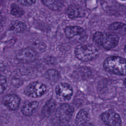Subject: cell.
<instances>
[{"instance_id":"6da1fadb","label":"cell","mask_w":126,"mask_h":126,"mask_svg":"<svg viewBox=\"0 0 126 126\" xmlns=\"http://www.w3.org/2000/svg\"><path fill=\"white\" fill-rule=\"evenodd\" d=\"M103 67L106 71L120 75H126V59L118 56H111L103 63Z\"/></svg>"},{"instance_id":"7a4b0ae2","label":"cell","mask_w":126,"mask_h":126,"mask_svg":"<svg viewBox=\"0 0 126 126\" xmlns=\"http://www.w3.org/2000/svg\"><path fill=\"white\" fill-rule=\"evenodd\" d=\"M93 39L99 46L106 49H110L116 46L119 40L117 35L103 32H97L93 36Z\"/></svg>"},{"instance_id":"3957f363","label":"cell","mask_w":126,"mask_h":126,"mask_svg":"<svg viewBox=\"0 0 126 126\" xmlns=\"http://www.w3.org/2000/svg\"><path fill=\"white\" fill-rule=\"evenodd\" d=\"M75 54L78 59L87 62L97 58L99 52L96 46L88 44L77 46L75 49Z\"/></svg>"},{"instance_id":"277c9868","label":"cell","mask_w":126,"mask_h":126,"mask_svg":"<svg viewBox=\"0 0 126 126\" xmlns=\"http://www.w3.org/2000/svg\"><path fill=\"white\" fill-rule=\"evenodd\" d=\"M74 112V108L67 103L60 104L56 109L55 116L59 124L65 126L70 122Z\"/></svg>"},{"instance_id":"5b68a950","label":"cell","mask_w":126,"mask_h":126,"mask_svg":"<svg viewBox=\"0 0 126 126\" xmlns=\"http://www.w3.org/2000/svg\"><path fill=\"white\" fill-rule=\"evenodd\" d=\"M65 32L68 38L76 43H81L87 38L85 30L79 26H67L65 29Z\"/></svg>"},{"instance_id":"8992f818","label":"cell","mask_w":126,"mask_h":126,"mask_svg":"<svg viewBox=\"0 0 126 126\" xmlns=\"http://www.w3.org/2000/svg\"><path fill=\"white\" fill-rule=\"evenodd\" d=\"M47 90L46 86L39 82H33L30 83L24 90L26 95L32 98L39 97L44 94Z\"/></svg>"},{"instance_id":"52a82bcc","label":"cell","mask_w":126,"mask_h":126,"mask_svg":"<svg viewBox=\"0 0 126 126\" xmlns=\"http://www.w3.org/2000/svg\"><path fill=\"white\" fill-rule=\"evenodd\" d=\"M102 121L108 126H122V121L119 115L113 110H109L101 115Z\"/></svg>"},{"instance_id":"ba28073f","label":"cell","mask_w":126,"mask_h":126,"mask_svg":"<svg viewBox=\"0 0 126 126\" xmlns=\"http://www.w3.org/2000/svg\"><path fill=\"white\" fill-rule=\"evenodd\" d=\"M17 58L24 63H31L37 58V54L30 48H24L20 50L16 54Z\"/></svg>"},{"instance_id":"9c48e42d","label":"cell","mask_w":126,"mask_h":126,"mask_svg":"<svg viewBox=\"0 0 126 126\" xmlns=\"http://www.w3.org/2000/svg\"><path fill=\"white\" fill-rule=\"evenodd\" d=\"M2 102L4 106L10 110H15L19 106L20 99L16 94H9L3 97Z\"/></svg>"},{"instance_id":"30bf717a","label":"cell","mask_w":126,"mask_h":126,"mask_svg":"<svg viewBox=\"0 0 126 126\" xmlns=\"http://www.w3.org/2000/svg\"><path fill=\"white\" fill-rule=\"evenodd\" d=\"M56 93L60 97L69 99L73 93V90L71 86L66 83H61L56 87Z\"/></svg>"},{"instance_id":"8fae6325","label":"cell","mask_w":126,"mask_h":126,"mask_svg":"<svg viewBox=\"0 0 126 126\" xmlns=\"http://www.w3.org/2000/svg\"><path fill=\"white\" fill-rule=\"evenodd\" d=\"M67 13L71 18L84 16L85 12L83 8L76 4H72L67 8Z\"/></svg>"},{"instance_id":"7c38bea8","label":"cell","mask_w":126,"mask_h":126,"mask_svg":"<svg viewBox=\"0 0 126 126\" xmlns=\"http://www.w3.org/2000/svg\"><path fill=\"white\" fill-rule=\"evenodd\" d=\"M90 119L89 113L85 109H81L76 115L75 124L77 126H84Z\"/></svg>"},{"instance_id":"4fadbf2b","label":"cell","mask_w":126,"mask_h":126,"mask_svg":"<svg viewBox=\"0 0 126 126\" xmlns=\"http://www.w3.org/2000/svg\"><path fill=\"white\" fill-rule=\"evenodd\" d=\"M39 104V102L35 101L26 102L21 108V112L26 116H31L38 108Z\"/></svg>"},{"instance_id":"5bb4252c","label":"cell","mask_w":126,"mask_h":126,"mask_svg":"<svg viewBox=\"0 0 126 126\" xmlns=\"http://www.w3.org/2000/svg\"><path fill=\"white\" fill-rule=\"evenodd\" d=\"M56 102L52 99L47 101L42 109V114L44 117H49L53 113L56 107Z\"/></svg>"},{"instance_id":"9a60e30c","label":"cell","mask_w":126,"mask_h":126,"mask_svg":"<svg viewBox=\"0 0 126 126\" xmlns=\"http://www.w3.org/2000/svg\"><path fill=\"white\" fill-rule=\"evenodd\" d=\"M109 29L117 35H126V24L121 22L113 23L110 25Z\"/></svg>"},{"instance_id":"2e32d148","label":"cell","mask_w":126,"mask_h":126,"mask_svg":"<svg viewBox=\"0 0 126 126\" xmlns=\"http://www.w3.org/2000/svg\"><path fill=\"white\" fill-rule=\"evenodd\" d=\"M41 2L50 9L53 10H56V11L61 10L63 6H64L63 2L62 1L44 0V1H41Z\"/></svg>"},{"instance_id":"e0dca14e","label":"cell","mask_w":126,"mask_h":126,"mask_svg":"<svg viewBox=\"0 0 126 126\" xmlns=\"http://www.w3.org/2000/svg\"><path fill=\"white\" fill-rule=\"evenodd\" d=\"M26 29V24L20 21H14L10 25V29L16 32H22Z\"/></svg>"},{"instance_id":"ac0fdd59","label":"cell","mask_w":126,"mask_h":126,"mask_svg":"<svg viewBox=\"0 0 126 126\" xmlns=\"http://www.w3.org/2000/svg\"><path fill=\"white\" fill-rule=\"evenodd\" d=\"M45 76L49 80L54 82L58 81L60 78L59 73L54 69H50L47 71L45 73Z\"/></svg>"},{"instance_id":"d6986e66","label":"cell","mask_w":126,"mask_h":126,"mask_svg":"<svg viewBox=\"0 0 126 126\" xmlns=\"http://www.w3.org/2000/svg\"><path fill=\"white\" fill-rule=\"evenodd\" d=\"M10 12L11 13L16 17H20L24 13L23 9L20 8L19 6L16 4H12L11 5V8H10Z\"/></svg>"},{"instance_id":"ffe728a7","label":"cell","mask_w":126,"mask_h":126,"mask_svg":"<svg viewBox=\"0 0 126 126\" xmlns=\"http://www.w3.org/2000/svg\"><path fill=\"white\" fill-rule=\"evenodd\" d=\"M7 85L6 78L4 76L1 75V88H0V91L1 93L2 94L6 89Z\"/></svg>"},{"instance_id":"44dd1931","label":"cell","mask_w":126,"mask_h":126,"mask_svg":"<svg viewBox=\"0 0 126 126\" xmlns=\"http://www.w3.org/2000/svg\"><path fill=\"white\" fill-rule=\"evenodd\" d=\"M17 1L20 4L26 6H31V5L35 2V1H34V0H32V1H25V0H22L21 1V0H18Z\"/></svg>"},{"instance_id":"7402d4cb","label":"cell","mask_w":126,"mask_h":126,"mask_svg":"<svg viewBox=\"0 0 126 126\" xmlns=\"http://www.w3.org/2000/svg\"><path fill=\"white\" fill-rule=\"evenodd\" d=\"M84 126H94L92 123H87Z\"/></svg>"},{"instance_id":"603a6c76","label":"cell","mask_w":126,"mask_h":126,"mask_svg":"<svg viewBox=\"0 0 126 126\" xmlns=\"http://www.w3.org/2000/svg\"><path fill=\"white\" fill-rule=\"evenodd\" d=\"M124 84H125V85L126 86V78L125 79V80H124Z\"/></svg>"},{"instance_id":"cb8c5ba5","label":"cell","mask_w":126,"mask_h":126,"mask_svg":"<svg viewBox=\"0 0 126 126\" xmlns=\"http://www.w3.org/2000/svg\"><path fill=\"white\" fill-rule=\"evenodd\" d=\"M125 51L126 52V45L125 46Z\"/></svg>"}]
</instances>
